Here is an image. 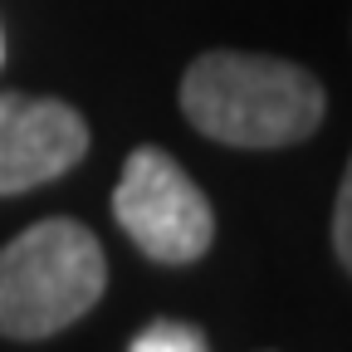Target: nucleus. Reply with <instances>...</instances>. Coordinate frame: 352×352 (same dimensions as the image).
I'll use <instances>...</instances> for the list:
<instances>
[{
	"mask_svg": "<svg viewBox=\"0 0 352 352\" xmlns=\"http://www.w3.org/2000/svg\"><path fill=\"white\" fill-rule=\"evenodd\" d=\"M182 113L210 142L274 152L308 142L328 118V88L294 59L206 50L182 74Z\"/></svg>",
	"mask_w": 352,
	"mask_h": 352,
	"instance_id": "obj_1",
	"label": "nucleus"
},
{
	"mask_svg": "<svg viewBox=\"0 0 352 352\" xmlns=\"http://www.w3.org/2000/svg\"><path fill=\"white\" fill-rule=\"evenodd\" d=\"M108 289V254L74 215H44L0 245V338L39 342L74 328Z\"/></svg>",
	"mask_w": 352,
	"mask_h": 352,
	"instance_id": "obj_2",
	"label": "nucleus"
},
{
	"mask_svg": "<svg viewBox=\"0 0 352 352\" xmlns=\"http://www.w3.org/2000/svg\"><path fill=\"white\" fill-rule=\"evenodd\" d=\"M113 220L157 264H196L215 245V210L166 147H132L113 186Z\"/></svg>",
	"mask_w": 352,
	"mask_h": 352,
	"instance_id": "obj_3",
	"label": "nucleus"
},
{
	"mask_svg": "<svg viewBox=\"0 0 352 352\" xmlns=\"http://www.w3.org/2000/svg\"><path fill=\"white\" fill-rule=\"evenodd\" d=\"M88 157V122L64 98L0 94V196H25L69 176Z\"/></svg>",
	"mask_w": 352,
	"mask_h": 352,
	"instance_id": "obj_4",
	"label": "nucleus"
},
{
	"mask_svg": "<svg viewBox=\"0 0 352 352\" xmlns=\"http://www.w3.org/2000/svg\"><path fill=\"white\" fill-rule=\"evenodd\" d=\"M127 352H210V342H206V333L196 323L157 318V323H147L138 338L127 342Z\"/></svg>",
	"mask_w": 352,
	"mask_h": 352,
	"instance_id": "obj_5",
	"label": "nucleus"
},
{
	"mask_svg": "<svg viewBox=\"0 0 352 352\" xmlns=\"http://www.w3.org/2000/svg\"><path fill=\"white\" fill-rule=\"evenodd\" d=\"M333 254H338L342 270L352 274V157H347L342 186H338V201H333Z\"/></svg>",
	"mask_w": 352,
	"mask_h": 352,
	"instance_id": "obj_6",
	"label": "nucleus"
},
{
	"mask_svg": "<svg viewBox=\"0 0 352 352\" xmlns=\"http://www.w3.org/2000/svg\"><path fill=\"white\" fill-rule=\"evenodd\" d=\"M0 64H6V30H0Z\"/></svg>",
	"mask_w": 352,
	"mask_h": 352,
	"instance_id": "obj_7",
	"label": "nucleus"
}]
</instances>
